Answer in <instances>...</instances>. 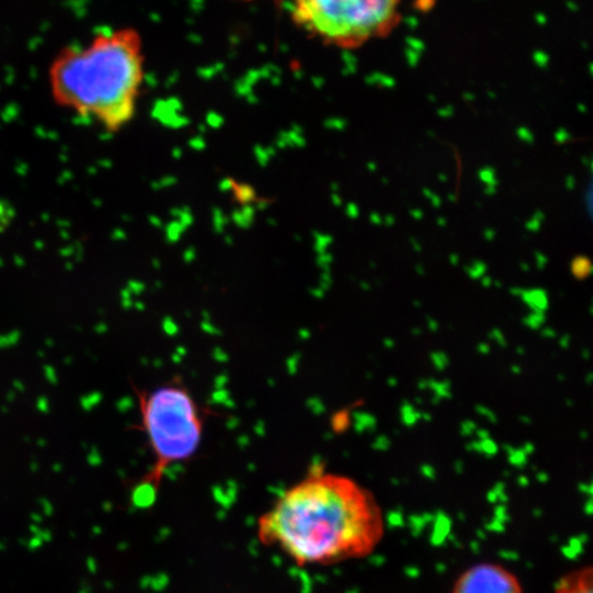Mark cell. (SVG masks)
<instances>
[{
	"label": "cell",
	"instance_id": "6da1fadb",
	"mask_svg": "<svg viewBox=\"0 0 593 593\" xmlns=\"http://www.w3.org/2000/svg\"><path fill=\"white\" fill-rule=\"evenodd\" d=\"M375 494L356 479L314 469L288 486L259 516L257 537L298 566L368 557L384 537Z\"/></svg>",
	"mask_w": 593,
	"mask_h": 593
},
{
	"label": "cell",
	"instance_id": "7a4b0ae2",
	"mask_svg": "<svg viewBox=\"0 0 593 593\" xmlns=\"http://www.w3.org/2000/svg\"><path fill=\"white\" fill-rule=\"evenodd\" d=\"M143 81L141 37L130 27L99 32L84 44L70 45L49 67L55 103L110 132L135 117Z\"/></svg>",
	"mask_w": 593,
	"mask_h": 593
},
{
	"label": "cell",
	"instance_id": "3957f363",
	"mask_svg": "<svg viewBox=\"0 0 593 593\" xmlns=\"http://www.w3.org/2000/svg\"><path fill=\"white\" fill-rule=\"evenodd\" d=\"M143 434L152 453V465L135 498L152 501L163 475L173 465L194 457L202 443L205 416L192 393L176 380L137 393Z\"/></svg>",
	"mask_w": 593,
	"mask_h": 593
},
{
	"label": "cell",
	"instance_id": "277c9868",
	"mask_svg": "<svg viewBox=\"0 0 593 593\" xmlns=\"http://www.w3.org/2000/svg\"><path fill=\"white\" fill-rule=\"evenodd\" d=\"M299 25L327 44L362 45L388 33L404 0H288Z\"/></svg>",
	"mask_w": 593,
	"mask_h": 593
},
{
	"label": "cell",
	"instance_id": "5b68a950",
	"mask_svg": "<svg viewBox=\"0 0 593 593\" xmlns=\"http://www.w3.org/2000/svg\"><path fill=\"white\" fill-rule=\"evenodd\" d=\"M452 593H524L520 579L508 567L480 561L465 568L454 581Z\"/></svg>",
	"mask_w": 593,
	"mask_h": 593
},
{
	"label": "cell",
	"instance_id": "8992f818",
	"mask_svg": "<svg viewBox=\"0 0 593 593\" xmlns=\"http://www.w3.org/2000/svg\"><path fill=\"white\" fill-rule=\"evenodd\" d=\"M555 593H593V570L582 566L566 572L555 585Z\"/></svg>",
	"mask_w": 593,
	"mask_h": 593
}]
</instances>
